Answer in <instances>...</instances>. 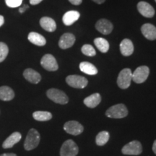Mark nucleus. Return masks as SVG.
Here are the masks:
<instances>
[{
  "mask_svg": "<svg viewBox=\"0 0 156 156\" xmlns=\"http://www.w3.org/2000/svg\"><path fill=\"white\" fill-rule=\"evenodd\" d=\"M137 9L140 14L145 17L151 18L155 15V9L146 2H140L137 4Z\"/></svg>",
  "mask_w": 156,
  "mask_h": 156,
  "instance_id": "nucleus-11",
  "label": "nucleus"
},
{
  "mask_svg": "<svg viewBox=\"0 0 156 156\" xmlns=\"http://www.w3.org/2000/svg\"><path fill=\"white\" fill-rule=\"evenodd\" d=\"M80 69L83 73L89 75H95L98 73L97 68L93 64L87 62H83L80 64Z\"/></svg>",
  "mask_w": 156,
  "mask_h": 156,
  "instance_id": "nucleus-23",
  "label": "nucleus"
},
{
  "mask_svg": "<svg viewBox=\"0 0 156 156\" xmlns=\"http://www.w3.org/2000/svg\"><path fill=\"white\" fill-rule=\"evenodd\" d=\"M15 97L13 90L8 86L0 87V100L9 101L12 100Z\"/></svg>",
  "mask_w": 156,
  "mask_h": 156,
  "instance_id": "nucleus-22",
  "label": "nucleus"
},
{
  "mask_svg": "<svg viewBox=\"0 0 156 156\" xmlns=\"http://www.w3.org/2000/svg\"><path fill=\"white\" fill-rule=\"evenodd\" d=\"M94 44L98 49L102 53H106L109 49L108 41L103 38H96L94 40Z\"/></svg>",
  "mask_w": 156,
  "mask_h": 156,
  "instance_id": "nucleus-24",
  "label": "nucleus"
},
{
  "mask_svg": "<svg viewBox=\"0 0 156 156\" xmlns=\"http://www.w3.org/2000/svg\"><path fill=\"white\" fill-rule=\"evenodd\" d=\"M92 1H93L95 3L99 4V5H100V4H102V3L106 1V0H92Z\"/></svg>",
  "mask_w": 156,
  "mask_h": 156,
  "instance_id": "nucleus-35",
  "label": "nucleus"
},
{
  "mask_svg": "<svg viewBox=\"0 0 156 156\" xmlns=\"http://www.w3.org/2000/svg\"><path fill=\"white\" fill-rule=\"evenodd\" d=\"M142 151L141 143L139 141H132L129 143L126 144L123 147L122 152L123 154L129 155H140Z\"/></svg>",
  "mask_w": 156,
  "mask_h": 156,
  "instance_id": "nucleus-8",
  "label": "nucleus"
},
{
  "mask_svg": "<svg viewBox=\"0 0 156 156\" xmlns=\"http://www.w3.org/2000/svg\"><path fill=\"white\" fill-rule=\"evenodd\" d=\"M43 0H30V5H38V4L41 3Z\"/></svg>",
  "mask_w": 156,
  "mask_h": 156,
  "instance_id": "nucleus-31",
  "label": "nucleus"
},
{
  "mask_svg": "<svg viewBox=\"0 0 156 156\" xmlns=\"http://www.w3.org/2000/svg\"><path fill=\"white\" fill-rule=\"evenodd\" d=\"M8 46L5 43L0 42V62H2L8 55Z\"/></svg>",
  "mask_w": 156,
  "mask_h": 156,
  "instance_id": "nucleus-28",
  "label": "nucleus"
},
{
  "mask_svg": "<svg viewBox=\"0 0 156 156\" xmlns=\"http://www.w3.org/2000/svg\"><path fill=\"white\" fill-rule=\"evenodd\" d=\"M109 137V134L108 132L103 131L101 132L100 133L98 134L96 136V139H95V142H96V144L99 146H102L106 145L107 142L108 141Z\"/></svg>",
  "mask_w": 156,
  "mask_h": 156,
  "instance_id": "nucleus-26",
  "label": "nucleus"
},
{
  "mask_svg": "<svg viewBox=\"0 0 156 156\" xmlns=\"http://www.w3.org/2000/svg\"><path fill=\"white\" fill-rule=\"evenodd\" d=\"M23 1V0H5V3L9 7L15 8L22 5Z\"/></svg>",
  "mask_w": 156,
  "mask_h": 156,
  "instance_id": "nucleus-29",
  "label": "nucleus"
},
{
  "mask_svg": "<svg viewBox=\"0 0 156 156\" xmlns=\"http://www.w3.org/2000/svg\"><path fill=\"white\" fill-rule=\"evenodd\" d=\"M78 153V147L73 140H68L62 145L60 151L61 156H76Z\"/></svg>",
  "mask_w": 156,
  "mask_h": 156,
  "instance_id": "nucleus-5",
  "label": "nucleus"
},
{
  "mask_svg": "<svg viewBox=\"0 0 156 156\" xmlns=\"http://www.w3.org/2000/svg\"><path fill=\"white\" fill-rule=\"evenodd\" d=\"M80 16V15L77 11H68L64 15L63 17H62V20H63L64 25L69 26V25H73L74 23L76 22L79 19Z\"/></svg>",
  "mask_w": 156,
  "mask_h": 156,
  "instance_id": "nucleus-17",
  "label": "nucleus"
},
{
  "mask_svg": "<svg viewBox=\"0 0 156 156\" xmlns=\"http://www.w3.org/2000/svg\"><path fill=\"white\" fill-rule=\"evenodd\" d=\"M40 25L45 30L54 32L56 29V24L53 19L48 17H44L40 20Z\"/></svg>",
  "mask_w": 156,
  "mask_h": 156,
  "instance_id": "nucleus-19",
  "label": "nucleus"
},
{
  "mask_svg": "<svg viewBox=\"0 0 156 156\" xmlns=\"http://www.w3.org/2000/svg\"><path fill=\"white\" fill-rule=\"evenodd\" d=\"M75 42V37L73 34L67 33L61 36L58 41V46L62 49H67L73 46Z\"/></svg>",
  "mask_w": 156,
  "mask_h": 156,
  "instance_id": "nucleus-13",
  "label": "nucleus"
},
{
  "mask_svg": "<svg viewBox=\"0 0 156 156\" xmlns=\"http://www.w3.org/2000/svg\"><path fill=\"white\" fill-rule=\"evenodd\" d=\"M22 135L20 132H15L14 133H12L10 136H8L5 140V142H3L2 147L5 149H8V148H11L14 146L15 144L17 143L20 140H21Z\"/></svg>",
  "mask_w": 156,
  "mask_h": 156,
  "instance_id": "nucleus-18",
  "label": "nucleus"
},
{
  "mask_svg": "<svg viewBox=\"0 0 156 156\" xmlns=\"http://www.w3.org/2000/svg\"><path fill=\"white\" fill-rule=\"evenodd\" d=\"M95 28L103 35H108L112 32L113 25L106 19H101L95 24Z\"/></svg>",
  "mask_w": 156,
  "mask_h": 156,
  "instance_id": "nucleus-12",
  "label": "nucleus"
},
{
  "mask_svg": "<svg viewBox=\"0 0 156 156\" xmlns=\"http://www.w3.org/2000/svg\"><path fill=\"white\" fill-rule=\"evenodd\" d=\"M46 95L50 100L58 104H67L69 101V98L65 93L58 89H49L46 92Z\"/></svg>",
  "mask_w": 156,
  "mask_h": 156,
  "instance_id": "nucleus-3",
  "label": "nucleus"
},
{
  "mask_svg": "<svg viewBox=\"0 0 156 156\" xmlns=\"http://www.w3.org/2000/svg\"><path fill=\"white\" fill-rule=\"evenodd\" d=\"M5 23V19H4V17L2 15H0V27L2 26Z\"/></svg>",
  "mask_w": 156,
  "mask_h": 156,
  "instance_id": "nucleus-33",
  "label": "nucleus"
},
{
  "mask_svg": "<svg viewBox=\"0 0 156 156\" xmlns=\"http://www.w3.org/2000/svg\"><path fill=\"white\" fill-rule=\"evenodd\" d=\"M153 151L154 152V153L156 155V140H155V142H154L153 143Z\"/></svg>",
  "mask_w": 156,
  "mask_h": 156,
  "instance_id": "nucleus-36",
  "label": "nucleus"
},
{
  "mask_svg": "<svg viewBox=\"0 0 156 156\" xmlns=\"http://www.w3.org/2000/svg\"><path fill=\"white\" fill-rule=\"evenodd\" d=\"M155 2H156V0H155Z\"/></svg>",
  "mask_w": 156,
  "mask_h": 156,
  "instance_id": "nucleus-37",
  "label": "nucleus"
},
{
  "mask_svg": "<svg viewBox=\"0 0 156 156\" xmlns=\"http://www.w3.org/2000/svg\"><path fill=\"white\" fill-rule=\"evenodd\" d=\"M83 54L87 56H94L96 54L95 48L90 44H85L81 48Z\"/></svg>",
  "mask_w": 156,
  "mask_h": 156,
  "instance_id": "nucleus-27",
  "label": "nucleus"
},
{
  "mask_svg": "<svg viewBox=\"0 0 156 156\" xmlns=\"http://www.w3.org/2000/svg\"><path fill=\"white\" fill-rule=\"evenodd\" d=\"M28 5H23V7H20V8L19 9L20 12L23 13V12H25V10H26V9H28Z\"/></svg>",
  "mask_w": 156,
  "mask_h": 156,
  "instance_id": "nucleus-32",
  "label": "nucleus"
},
{
  "mask_svg": "<svg viewBox=\"0 0 156 156\" xmlns=\"http://www.w3.org/2000/svg\"><path fill=\"white\" fill-rule=\"evenodd\" d=\"M101 101V97L99 93H94L90 95V96L85 98L84 100L85 105L89 108H93L96 107Z\"/></svg>",
  "mask_w": 156,
  "mask_h": 156,
  "instance_id": "nucleus-21",
  "label": "nucleus"
},
{
  "mask_svg": "<svg viewBox=\"0 0 156 156\" xmlns=\"http://www.w3.org/2000/svg\"><path fill=\"white\" fill-rule=\"evenodd\" d=\"M132 80V73L129 68L122 69L117 78V84L122 89H126L129 87Z\"/></svg>",
  "mask_w": 156,
  "mask_h": 156,
  "instance_id": "nucleus-4",
  "label": "nucleus"
},
{
  "mask_svg": "<svg viewBox=\"0 0 156 156\" xmlns=\"http://www.w3.org/2000/svg\"><path fill=\"white\" fill-rule=\"evenodd\" d=\"M64 129L68 134L72 135H78L83 132L84 128L81 124L76 121H69L65 123L64 125Z\"/></svg>",
  "mask_w": 156,
  "mask_h": 156,
  "instance_id": "nucleus-10",
  "label": "nucleus"
},
{
  "mask_svg": "<svg viewBox=\"0 0 156 156\" xmlns=\"http://www.w3.org/2000/svg\"><path fill=\"white\" fill-rule=\"evenodd\" d=\"M142 34L147 40L154 41L156 39V27L151 23L144 24L141 28Z\"/></svg>",
  "mask_w": 156,
  "mask_h": 156,
  "instance_id": "nucleus-14",
  "label": "nucleus"
},
{
  "mask_svg": "<svg viewBox=\"0 0 156 156\" xmlns=\"http://www.w3.org/2000/svg\"><path fill=\"white\" fill-rule=\"evenodd\" d=\"M69 2L74 5H80L83 2V0H69Z\"/></svg>",
  "mask_w": 156,
  "mask_h": 156,
  "instance_id": "nucleus-30",
  "label": "nucleus"
},
{
  "mask_svg": "<svg viewBox=\"0 0 156 156\" xmlns=\"http://www.w3.org/2000/svg\"><path fill=\"white\" fill-rule=\"evenodd\" d=\"M28 38L29 41L33 44L38 46H43L46 44V40L42 35L36 32H31L28 34Z\"/></svg>",
  "mask_w": 156,
  "mask_h": 156,
  "instance_id": "nucleus-20",
  "label": "nucleus"
},
{
  "mask_svg": "<svg viewBox=\"0 0 156 156\" xmlns=\"http://www.w3.org/2000/svg\"><path fill=\"white\" fill-rule=\"evenodd\" d=\"M128 114V110L126 107L122 103L114 105L110 107L106 111V115L109 118L122 119L126 117Z\"/></svg>",
  "mask_w": 156,
  "mask_h": 156,
  "instance_id": "nucleus-2",
  "label": "nucleus"
},
{
  "mask_svg": "<svg viewBox=\"0 0 156 156\" xmlns=\"http://www.w3.org/2000/svg\"><path fill=\"white\" fill-rule=\"evenodd\" d=\"M66 82L69 86L75 88H84L87 86V80L83 76L80 75H69L66 78Z\"/></svg>",
  "mask_w": 156,
  "mask_h": 156,
  "instance_id": "nucleus-7",
  "label": "nucleus"
},
{
  "mask_svg": "<svg viewBox=\"0 0 156 156\" xmlns=\"http://www.w3.org/2000/svg\"><path fill=\"white\" fill-rule=\"evenodd\" d=\"M120 51L123 56H129L134 52L133 43L129 39L125 38L120 44Z\"/></svg>",
  "mask_w": 156,
  "mask_h": 156,
  "instance_id": "nucleus-15",
  "label": "nucleus"
},
{
  "mask_svg": "<svg viewBox=\"0 0 156 156\" xmlns=\"http://www.w3.org/2000/svg\"><path fill=\"white\" fill-rule=\"evenodd\" d=\"M0 156H17L14 153H4L2 155H0Z\"/></svg>",
  "mask_w": 156,
  "mask_h": 156,
  "instance_id": "nucleus-34",
  "label": "nucleus"
},
{
  "mask_svg": "<svg viewBox=\"0 0 156 156\" xmlns=\"http://www.w3.org/2000/svg\"><path fill=\"white\" fill-rule=\"evenodd\" d=\"M40 139L41 136L38 132L35 129H31L25 138L24 143L25 149L26 151H31L36 148L40 142Z\"/></svg>",
  "mask_w": 156,
  "mask_h": 156,
  "instance_id": "nucleus-1",
  "label": "nucleus"
},
{
  "mask_svg": "<svg viewBox=\"0 0 156 156\" xmlns=\"http://www.w3.org/2000/svg\"><path fill=\"white\" fill-rule=\"evenodd\" d=\"M33 117L38 122H45L50 120L52 118V114L48 112H36L33 114Z\"/></svg>",
  "mask_w": 156,
  "mask_h": 156,
  "instance_id": "nucleus-25",
  "label": "nucleus"
},
{
  "mask_svg": "<svg viewBox=\"0 0 156 156\" xmlns=\"http://www.w3.org/2000/svg\"><path fill=\"white\" fill-rule=\"evenodd\" d=\"M41 64L45 69L51 72L56 71L58 68L56 58L51 54H46L43 56L41 60Z\"/></svg>",
  "mask_w": 156,
  "mask_h": 156,
  "instance_id": "nucleus-9",
  "label": "nucleus"
},
{
  "mask_svg": "<svg viewBox=\"0 0 156 156\" xmlns=\"http://www.w3.org/2000/svg\"><path fill=\"white\" fill-rule=\"evenodd\" d=\"M23 76L27 80L30 82L31 83L37 84L41 80V76L39 74L38 72L35 71L34 69H26L23 73Z\"/></svg>",
  "mask_w": 156,
  "mask_h": 156,
  "instance_id": "nucleus-16",
  "label": "nucleus"
},
{
  "mask_svg": "<svg viewBox=\"0 0 156 156\" xmlns=\"http://www.w3.org/2000/svg\"><path fill=\"white\" fill-rule=\"evenodd\" d=\"M149 74V67L147 66H140L136 68L134 73H132V80L138 84L142 83L147 79Z\"/></svg>",
  "mask_w": 156,
  "mask_h": 156,
  "instance_id": "nucleus-6",
  "label": "nucleus"
}]
</instances>
